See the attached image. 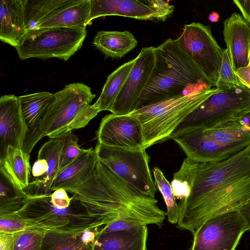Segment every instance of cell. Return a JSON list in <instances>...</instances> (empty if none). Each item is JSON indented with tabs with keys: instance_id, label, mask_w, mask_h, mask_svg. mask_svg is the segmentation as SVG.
<instances>
[{
	"instance_id": "3957f363",
	"label": "cell",
	"mask_w": 250,
	"mask_h": 250,
	"mask_svg": "<svg viewBox=\"0 0 250 250\" xmlns=\"http://www.w3.org/2000/svg\"><path fill=\"white\" fill-rule=\"evenodd\" d=\"M155 52L154 68L137 109L213 86L177 39L166 40L155 47Z\"/></svg>"
},
{
	"instance_id": "7a4b0ae2",
	"label": "cell",
	"mask_w": 250,
	"mask_h": 250,
	"mask_svg": "<svg viewBox=\"0 0 250 250\" xmlns=\"http://www.w3.org/2000/svg\"><path fill=\"white\" fill-rule=\"evenodd\" d=\"M69 193L103 227L123 220L161 227L167 215L155 198L126 183L99 160L94 175Z\"/></svg>"
},
{
	"instance_id": "8fae6325",
	"label": "cell",
	"mask_w": 250,
	"mask_h": 250,
	"mask_svg": "<svg viewBox=\"0 0 250 250\" xmlns=\"http://www.w3.org/2000/svg\"><path fill=\"white\" fill-rule=\"evenodd\" d=\"M247 224L237 210L213 217L193 234L190 250H235Z\"/></svg>"
},
{
	"instance_id": "277c9868",
	"label": "cell",
	"mask_w": 250,
	"mask_h": 250,
	"mask_svg": "<svg viewBox=\"0 0 250 250\" xmlns=\"http://www.w3.org/2000/svg\"><path fill=\"white\" fill-rule=\"evenodd\" d=\"M222 89L213 87L161 101L129 114L143 126L145 149L163 143L184 119L204 101Z\"/></svg>"
},
{
	"instance_id": "cb8c5ba5",
	"label": "cell",
	"mask_w": 250,
	"mask_h": 250,
	"mask_svg": "<svg viewBox=\"0 0 250 250\" xmlns=\"http://www.w3.org/2000/svg\"><path fill=\"white\" fill-rule=\"evenodd\" d=\"M93 44L106 57L121 58L135 48L138 42L128 31H101L95 36Z\"/></svg>"
},
{
	"instance_id": "603a6c76",
	"label": "cell",
	"mask_w": 250,
	"mask_h": 250,
	"mask_svg": "<svg viewBox=\"0 0 250 250\" xmlns=\"http://www.w3.org/2000/svg\"><path fill=\"white\" fill-rule=\"evenodd\" d=\"M90 4L91 0H74L42 21L35 31L53 28L85 29L90 15Z\"/></svg>"
},
{
	"instance_id": "83f0119b",
	"label": "cell",
	"mask_w": 250,
	"mask_h": 250,
	"mask_svg": "<svg viewBox=\"0 0 250 250\" xmlns=\"http://www.w3.org/2000/svg\"><path fill=\"white\" fill-rule=\"evenodd\" d=\"M73 0H25L24 22L27 34L35 31L37 25L46 17Z\"/></svg>"
},
{
	"instance_id": "1f68e13d",
	"label": "cell",
	"mask_w": 250,
	"mask_h": 250,
	"mask_svg": "<svg viewBox=\"0 0 250 250\" xmlns=\"http://www.w3.org/2000/svg\"><path fill=\"white\" fill-rule=\"evenodd\" d=\"M46 232L32 227L13 233V250H41Z\"/></svg>"
},
{
	"instance_id": "d4e9b609",
	"label": "cell",
	"mask_w": 250,
	"mask_h": 250,
	"mask_svg": "<svg viewBox=\"0 0 250 250\" xmlns=\"http://www.w3.org/2000/svg\"><path fill=\"white\" fill-rule=\"evenodd\" d=\"M30 171L29 158L22 149L9 146L4 158L0 161V172L24 190L30 183Z\"/></svg>"
},
{
	"instance_id": "60d3db41",
	"label": "cell",
	"mask_w": 250,
	"mask_h": 250,
	"mask_svg": "<svg viewBox=\"0 0 250 250\" xmlns=\"http://www.w3.org/2000/svg\"><path fill=\"white\" fill-rule=\"evenodd\" d=\"M237 211L247 224L249 230L250 231V199Z\"/></svg>"
},
{
	"instance_id": "d590c367",
	"label": "cell",
	"mask_w": 250,
	"mask_h": 250,
	"mask_svg": "<svg viewBox=\"0 0 250 250\" xmlns=\"http://www.w3.org/2000/svg\"><path fill=\"white\" fill-rule=\"evenodd\" d=\"M72 200V197H69L67 192L63 188H59L53 191L50 195V201L52 204L59 208L69 207Z\"/></svg>"
},
{
	"instance_id": "484cf974",
	"label": "cell",
	"mask_w": 250,
	"mask_h": 250,
	"mask_svg": "<svg viewBox=\"0 0 250 250\" xmlns=\"http://www.w3.org/2000/svg\"><path fill=\"white\" fill-rule=\"evenodd\" d=\"M135 63V59L119 66L109 75L102 93L93 104L99 111H110Z\"/></svg>"
},
{
	"instance_id": "d6986e66",
	"label": "cell",
	"mask_w": 250,
	"mask_h": 250,
	"mask_svg": "<svg viewBox=\"0 0 250 250\" xmlns=\"http://www.w3.org/2000/svg\"><path fill=\"white\" fill-rule=\"evenodd\" d=\"M223 34L234 71L246 66L249 63L250 24L234 12L224 21Z\"/></svg>"
},
{
	"instance_id": "5b68a950",
	"label": "cell",
	"mask_w": 250,
	"mask_h": 250,
	"mask_svg": "<svg viewBox=\"0 0 250 250\" xmlns=\"http://www.w3.org/2000/svg\"><path fill=\"white\" fill-rule=\"evenodd\" d=\"M96 95L82 83H72L54 94L43 119L45 136L60 138L73 129L85 127L100 112L90 105Z\"/></svg>"
},
{
	"instance_id": "ac0fdd59",
	"label": "cell",
	"mask_w": 250,
	"mask_h": 250,
	"mask_svg": "<svg viewBox=\"0 0 250 250\" xmlns=\"http://www.w3.org/2000/svg\"><path fill=\"white\" fill-rule=\"evenodd\" d=\"M171 139L179 145L187 157L198 163L220 161L237 153L220 145L204 134L202 129L184 132Z\"/></svg>"
},
{
	"instance_id": "7402d4cb",
	"label": "cell",
	"mask_w": 250,
	"mask_h": 250,
	"mask_svg": "<svg viewBox=\"0 0 250 250\" xmlns=\"http://www.w3.org/2000/svg\"><path fill=\"white\" fill-rule=\"evenodd\" d=\"M147 226L104 233L98 232L93 250H147Z\"/></svg>"
},
{
	"instance_id": "e0dca14e",
	"label": "cell",
	"mask_w": 250,
	"mask_h": 250,
	"mask_svg": "<svg viewBox=\"0 0 250 250\" xmlns=\"http://www.w3.org/2000/svg\"><path fill=\"white\" fill-rule=\"evenodd\" d=\"M107 16L162 21L156 8L155 0H91L87 25L95 19Z\"/></svg>"
},
{
	"instance_id": "6da1fadb",
	"label": "cell",
	"mask_w": 250,
	"mask_h": 250,
	"mask_svg": "<svg viewBox=\"0 0 250 250\" xmlns=\"http://www.w3.org/2000/svg\"><path fill=\"white\" fill-rule=\"evenodd\" d=\"M250 199V145L223 160L196 162L188 194L178 204L177 227L196 230L210 218L238 210Z\"/></svg>"
},
{
	"instance_id": "b9f144b4",
	"label": "cell",
	"mask_w": 250,
	"mask_h": 250,
	"mask_svg": "<svg viewBox=\"0 0 250 250\" xmlns=\"http://www.w3.org/2000/svg\"><path fill=\"white\" fill-rule=\"evenodd\" d=\"M208 19L211 22H216L219 19V15L217 12L213 11L208 15Z\"/></svg>"
},
{
	"instance_id": "9a60e30c",
	"label": "cell",
	"mask_w": 250,
	"mask_h": 250,
	"mask_svg": "<svg viewBox=\"0 0 250 250\" xmlns=\"http://www.w3.org/2000/svg\"><path fill=\"white\" fill-rule=\"evenodd\" d=\"M27 127L19 97L4 95L0 98V161L9 146L22 149Z\"/></svg>"
},
{
	"instance_id": "9c48e42d",
	"label": "cell",
	"mask_w": 250,
	"mask_h": 250,
	"mask_svg": "<svg viewBox=\"0 0 250 250\" xmlns=\"http://www.w3.org/2000/svg\"><path fill=\"white\" fill-rule=\"evenodd\" d=\"M86 34V28L39 29L27 34L15 48L21 60L56 58L67 61L82 47Z\"/></svg>"
},
{
	"instance_id": "2e32d148",
	"label": "cell",
	"mask_w": 250,
	"mask_h": 250,
	"mask_svg": "<svg viewBox=\"0 0 250 250\" xmlns=\"http://www.w3.org/2000/svg\"><path fill=\"white\" fill-rule=\"evenodd\" d=\"M22 113L27 127L22 150L28 158L36 144L43 137L42 125L54 94L40 92L19 96Z\"/></svg>"
},
{
	"instance_id": "d6a6232c",
	"label": "cell",
	"mask_w": 250,
	"mask_h": 250,
	"mask_svg": "<svg viewBox=\"0 0 250 250\" xmlns=\"http://www.w3.org/2000/svg\"><path fill=\"white\" fill-rule=\"evenodd\" d=\"M61 144L59 171L72 163L85 150L78 144V138L72 131L60 137Z\"/></svg>"
},
{
	"instance_id": "ba28073f",
	"label": "cell",
	"mask_w": 250,
	"mask_h": 250,
	"mask_svg": "<svg viewBox=\"0 0 250 250\" xmlns=\"http://www.w3.org/2000/svg\"><path fill=\"white\" fill-rule=\"evenodd\" d=\"M98 160L107 166L126 183L143 194L154 198L157 188L149 167L146 149L113 147L97 142Z\"/></svg>"
},
{
	"instance_id": "f546056e",
	"label": "cell",
	"mask_w": 250,
	"mask_h": 250,
	"mask_svg": "<svg viewBox=\"0 0 250 250\" xmlns=\"http://www.w3.org/2000/svg\"><path fill=\"white\" fill-rule=\"evenodd\" d=\"M28 197L0 172V216L18 212Z\"/></svg>"
},
{
	"instance_id": "8d00e7d4",
	"label": "cell",
	"mask_w": 250,
	"mask_h": 250,
	"mask_svg": "<svg viewBox=\"0 0 250 250\" xmlns=\"http://www.w3.org/2000/svg\"><path fill=\"white\" fill-rule=\"evenodd\" d=\"M219 125L234 126L250 129V108L242 112L231 119Z\"/></svg>"
},
{
	"instance_id": "5bb4252c",
	"label": "cell",
	"mask_w": 250,
	"mask_h": 250,
	"mask_svg": "<svg viewBox=\"0 0 250 250\" xmlns=\"http://www.w3.org/2000/svg\"><path fill=\"white\" fill-rule=\"evenodd\" d=\"M61 139L51 138L40 149L32 168L33 178L23 190L28 197L51 195V187L59 172Z\"/></svg>"
},
{
	"instance_id": "ab89813d",
	"label": "cell",
	"mask_w": 250,
	"mask_h": 250,
	"mask_svg": "<svg viewBox=\"0 0 250 250\" xmlns=\"http://www.w3.org/2000/svg\"><path fill=\"white\" fill-rule=\"evenodd\" d=\"M233 2L241 11L243 17L250 24V0H234Z\"/></svg>"
},
{
	"instance_id": "4dcf8cb0",
	"label": "cell",
	"mask_w": 250,
	"mask_h": 250,
	"mask_svg": "<svg viewBox=\"0 0 250 250\" xmlns=\"http://www.w3.org/2000/svg\"><path fill=\"white\" fill-rule=\"evenodd\" d=\"M153 173L155 186L162 194L167 206V220L170 223L176 224L179 216V207L171 184L159 167H154Z\"/></svg>"
},
{
	"instance_id": "7bdbcfd3",
	"label": "cell",
	"mask_w": 250,
	"mask_h": 250,
	"mask_svg": "<svg viewBox=\"0 0 250 250\" xmlns=\"http://www.w3.org/2000/svg\"><path fill=\"white\" fill-rule=\"evenodd\" d=\"M249 62L250 63V53H249Z\"/></svg>"
},
{
	"instance_id": "44dd1931",
	"label": "cell",
	"mask_w": 250,
	"mask_h": 250,
	"mask_svg": "<svg viewBox=\"0 0 250 250\" xmlns=\"http://www.w3.org/2000/svg\"><path fill=\"white\" fill-rule=\"evenodd\" d=\"M25 0H0V40L16 48L27 35Z\"/></svg>"
},
{
	"instance_id": "f35d334b",
	"label": "cell",
	"mask_w": 250,
	"mask_h": 250,
	"mask_svg": "<svg viewBox=\"0 0 250 250\" xmlns=\"http://www.w3.org/2000/svg\"><path fill=\"white\" fill-rule=\"evenodd\" d=\"M13 234L0 232V250H13Z\"/></svg>"
},
{
	"instance_id": "52a82bcc",
	"label": "cell",
	"mask_w": 250,
	"mask_h": 250,
	"mask_svg": "<svg viewBox=\"0 0 250 250\" xmlns=\"http://www.w3.org/2000/svg\"><path fill=\"white\" fill-rule=\"evenodd\" d=\"M250 108V89L243 85L225 89L209 97L189 114L170 139L184 132L212 128Z\"/></svg>"
},
{
	"instance_id": "4316f807",
	"label": "cell",
	"mask_w": 250,
	"mask_h": 250,
	"mask_svg": "<svg viewBox=\"0 0 250 250\" xmlns=\"http://www.w3.org/2000/svg\"><path fill=\"white\" fill-rule=\"evenodd\" d=\"M202 130L208 137L235 152L244 149L250 145V129L219 125Z\"/></svg>"
},
{
	"instance_id": "7c38bea8",
	"label": "cell",
	"mask_w": 250,
	"mask_h": 250,
	"mask_svg": "<svg viewBox=\"0 0 250 250\" xmlns=\"http://www.w3.org/2000/svg\"><path fill=\"white\" fill-rule=\"evenodd\" d=\"M155 47H145L135 58V63L117 97L110 112L128 115L137 109L141 95L152 73L155 62Z\"/></svg>"
},
{
	"instance_id": "f1b7e54d",
	"label": "cell",
	"mask_w": 250,
	"mask_h": 250,
	"mask_svg": "<svg viewBox=\"0 0 250 250\" xmlns=\"http://www.w3.org/2000/svg\"><path fill=\"white\" fill-rule=\"evenodd\" d=\"M83 232H47L41 250H93L94 243L85 244L82 239Z\"/></svg>"
},
{
	"instance_id": "e575fe53",
	"label": "cell",
	"mask_w": 250,
	"mask_h": 250,
	"mask_svg": "<svg viewBox=\"0 0 250 250\" xmlns=\"http://www.w3.org/2000/svg\"><path fill=\"white\" fill-rule=\"evenodd\" d=\"M31 228L18 212L0 216V232L13 234Z\"/></svg>"
},
{
	"instance_id": "8992f818",
	"label": "cell",
	"mask_w": 250,
	"mask_h": 250,
	"mask_svg": "<svg viewBox=\"0 0 250 250\" xmlns=\"http://www.w3.org/2000/svg\"><path fill=\"white\" fill-rule=\"evenodd\" d=\"M71 205L65 208L54 206L50 195L28 197L18 212L29 224L46 232L72 233L103 227L91 217L82 204L73 197Z\"/></svg>"
},
{
	"instance_id": "30bf717a",
	"label": "cell",
	"mask_w": 250,
	"mask_h": 250,
	"mask_svg": "<svg viewBox=\"0 0 250 250\" xmlns=\"http://www.w3.org/2000/svg\"><path fill=\"white\" fill-rule=\"evenodd\" d=\"M177 40L215 87L224 49L213 37L210 26L195 22L185 24Z\"/></svg>"
},
{
	"instance_id": "ffe728a7",
	"label": "cell",
	"mask_w": 250,
	"mask_h": 250,
	"mask_svg": "<svg viewBox=\"0 0 250 250\" xmlns=\"http://www.w3.org/2000/svg\"><path fill=\"white\" fill-rule=\"evenodd\" d=\"M98 158L95 148L85 149L70 165L59 171L51 191L63 188L67 192L87 181L95 173Z\"/></svg>"
},
{
	"instance_id": "74e56055",
	"label": "cell",
	"mask_w": 250,
	"mask_h": 250,
	"mask_svg": "<svg viewBox=\"0 0 250 250\" xmlns=\"http://www.w3.org/2000/svg\"><path fill=\"white\" fill-rule=\"evenodd\" d=\"M235 73L241 84L250 89V63L238 68Z\"/></svg>"
},
{
	"instance_id": "4fadbf2b",
	"label": "cell",
	"mask_w": 250,
	"mask_h": 250,
	"mask_svg": "<svg viewBox=\"0 0 250 250\" xmlns=\"http://www.w3.org/2000/svg\"><path fill=\"white\" fill-rule=\"evenodd\" d=\"M95 139L97 142L107 146L145 149L142 124L130 114L117 115L111 113L105 116L101 120Z\"/></svg>"
},
{
	"instance_id": "836d02e7",
	"label": "cell",
	"mask_w": 250,
	"mask_h": 250,
	"mask_svg": "<svg viewBox=\"0 0 250 250\" xmlns=\"http://www.w3.org/2000/svg\"><path fill=\"white\" fill-rule=\"evenodd\" d=\"M243 85L232 67L227 49H224L219 78L215 87L223 90Z\"/></svg>"
}]
</instances>
